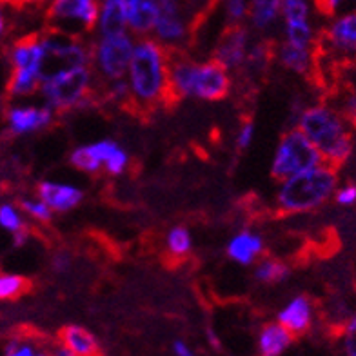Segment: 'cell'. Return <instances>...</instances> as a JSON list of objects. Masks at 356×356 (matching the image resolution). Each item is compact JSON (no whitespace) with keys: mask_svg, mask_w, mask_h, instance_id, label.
<instances>
[{"mask_svg":"<svg viewBox=\"0 0 356 356\" xmlns=\"http://www.w3.org/2000/svg\"><path fill=\"white\" fill-rule=\"evenodd\" d=\"M171 51L153 37L136 38L135 51L126 71L129 89V106L140 111H151L171 100L169 95Z\"/></svg>","mask_w":356,"mask_h":356,"instance_id":"1","label":"cell"},{"mask_svg":"<svg viewBox=\"0 0 356 356\" xmlns=\"http://www.w3.org/2000/svg\"><path fill=\"white\" fill-rule=\"evenodd\" d=\"M233 73L215 58L197 60L182 53H171L169 95L171 100H200L218 102L231 93Z\"/></svg>","mask_w":356,"mask_h":356,"instance_id":"2","label":"cell"},{"mask_svg":"<svg viewBox=\"0 0 356 356\" xmlns=\"http://www.w3.org/2000/svg\"><path fill=\"white\" fill-rule=\"evenodd\" d=\"M295 126L309 138L325 164L340 168L351 156L353 126L337 106L309 104L296 113Z\"/></svg>","mask_w":356,"mask_h":356,"instance_id":"3","label":"cell"},{"mask_svg":"<svg viewBox=\"0 0 356 356\" xmlns=\"http://www.w3.org/2000/svg\"><path fill=\"white\" fill-rule=\"evenodd\" d=\"M338 184V168L322 162L286 180H280L275 191V207L282 215L313 213L325 206L329 200H333Z\"/></svg>","mask_w":356,"mask_h":356,"instance_id":"4","label":"cell"},{"mask_svg":"<svg viewBox=\"0 0 356 356\" xmlns=\"http://www.w3.org/2000/svg\"><path fill=\"white\" fill-rule=\"evenodd\" d=\"M97 91L99 80L91 66H76L44 76L38 97L58 115L88 106Z\"/></svg>","mask_w":356,"mask_h":356,"instance_id":"5","label":"cell"},{"mask_svg":"<svg viewBox=\"0 0 356 356\" xmlns=\"http://www.w3.org/2000/svg\"><path fill=\"white\" fill-rule=\"evenodd\" d=\"M136 38L129 31L115 35H93L91 37V62L99 86L126 76L127 66L135 51Z\"/></svg>","mask_w":356,"mask_h":356,"instance_id":"6","label":"cell"},{"mask_svg":"<svg viewBox=\"0 0 356 356\" xmlns=\"http://www.w3.org/2000/svg\"><path fill=\"white\" fill-rule=\"evenodd\" d=\"M70 164L89 177L100 173L122 177L131 168V155L120 142L102 138L71 149Z\"/></svg>","mask_w":356,"mask_h":356,"instance_id":"7","label":"cell"},{"mask_svg":"<svg viewBox=\"0 0 356 356\" xmlns=\"http://www.w3.org/2000/svg\"><path fill=\"white\" fill-rule=\"evenodd\" d=\"M46 29L79 38H91L99 20V0H47Z\"/></svg>","mask_w":356,"mask_h":356,"instance_id":"8","label":"cell"},{"mask_svg":"<svg viewBox=\"0 0 356 356\" xmlns=\"http://www.w3.org/2000/svg\"><path fill=\"white\" fill-rule=\"evenodd\" d=\"M323 160L309 138L296 126L280 136L271 159V177L280 182L305 169L322 164Z\"/></svg>","mask_w":356,"mask_h":356,"instance_id":"9","label":"cell"},{"mask_svg":"<svg viewBox=\"0 0 356 356\" xmlns=\"http://www.w3.org/2000/svg\"><path fill=\"white\" fill-rule=\"evenodd\" d=\"M191 0H159V15L151 37L171 53H180L193 35Z\"/></svg>","mask_w":356,"mask_h":356,"instance_id":"10","label":"cell"},{"mask_svg":"<svg viewBox=\"0 0 356 356\" xmlns=\"http://www.w3.org/2000/svg\"><path fill=\"white\" fill-rule=\"evenodd\" d=\"M40 40L46 53L44 76L67 67L89 66L91 62V38L71 37L53 29H44L40 31Z\"/></svg>","mask_w":356,"mask_h":356,"instance_id":"11","label":"cell"},{"mask_svg":"<svg viewBox=\"0 0 356 356\" xmlns=\"http://www.w3.org/2000/svg\"><path fill=\"white\" fill-rule=\"evenodd\" d=\"M56 113L42 100H11L4 111L6 129L15 136H29L40 133L55 122Z\"/></svg>","mask_w":356,"mask_h":356,"instance_id":"12","label":"cell"},{"mask_svg":"<svg viewBox=\"0 0 356 356\" xmlns=\"http://www.w3.org/2000/svg\"><path fill=\"white\" fill-rule=\"evenodd\" d=\"M318 46L334 60H355L356 58V10L327 17V24L320 33Z\"/></svg>","mask_w":356,"mask_h":356,"instance_id":"13","label":"cell"},{"mask_svg":"<svg viewBox=\"0 0 356 356\" xmlns=\"http://www.w3.org/2000/svg\"><path fill=\"white\" fill-rule=\"evenodd\" d=\"M253 42V33L248 26H227L213 51V58L229 73L242 71Z\"/></svg>","mask_w":356,"mask_h":356,"instance_id":"14","label":"cell"},{"mask_svg":"<svg viewBox=\"0 0 356 356\" xmlns=\"http://www.w3.org/2000/svg\"><path fill=\"white\" fill-rule=\"evenodd\" d=\"M6 58L10 64V70L19 71H33L44 75V53L40 33H31L26 37H20L8 46L6 49Z\"/></svg>","mask_w":356,"mask_h":356,"instance_id":"15","label":"cell"},{"mask_svg":"<svg viewBox=\"0 0 356 356\" xmlns=\"http://www.w3.org/2000/svg\"><path fill=\"white\" fill-rule=\"evenodd\" d=\"M35 195L42 198L47 206L51 207L55 215H64L84 202V189L70 182H58V180H40L37 184Z\"/></svg>","mask_w":356,"mask_h":356,"instance_id":"16","label":"cell"},{"mask_svg":"<svg viewBox=\"0 0 356 356\" xmlns=\"http://www.w3.org/2000/svg\"><path fill=\"white\" fill-rule=\"evenodd\" d=\"M314 318L316 307L307 295H295L277 313V322H280L295 338L309 333L314 325Z\"/></svg>","mask_w":356,"mask_h":356,"instance_id":"17","label":"cell"},{"mask_svg":"<svg viewBox=\"0 0 356 356\" xmlns=\"http://www.w3.org/2000/svg\"><path fill=\"white\" fill-rule=\"evenodd\" d=\"M225 254L231 262L242 267H253L266 254V240L257 229H240L225 244Z\"/></svg>","mask_w":356,"mask_h":356,"instance_id":"18","label":"cell"},{"mask_svg":"<svg viewBox=\"0 0 356 356\" xmlns=\"http://www.w3.org/2000/svg\"><path fill=\"white\" fill-rule=\"evenodd\" d=\"M159 15V0H126V26L135 38L151 37Z\"/></svg>","mask_w":356,"mask_h":356,"instance_id":"19","label":"cell"},{"mask_svg":"<svg viewBox=\"0 0 356 356\" xmlns=\"http://www.w3.org/2000/svg\"><path fill=\"white\" fill-rule=\"evenodd\" d=\"M273 55L277 56L278 64L284 70H287L289 73H295V75H311L314 71V66H316V49H309V47L280 42V46L275 49Z\"/></svg>","mask_w":356,"mask_h":356,"instance_id":"20","label":"cell"},{"mask_svg":"<svg viewBox=\"0 0 356 356\" xmlns=\"http://www.w3.org/2000/svg\"><path fill=\"white\" fill-rule=\"evenodd\" d=\"M293 340L295 337L277 320L264 323L257 334L258 356H282L293 346Z\"/></svg>","mask_w":356,"mask_h":356,"instance_id":"21","label":"cell"},{"mask_svg":"<svg viewBox=\"0 0 356 356\" xmlns=\"http://www.w3.org/2000/svg\"><path fill=\"white\" fill-rule=\"evenodd\" d=\"M282 20V0H249L248 26L258 35H266Z\"/></svg>","mask_w":356,"mask_h":356,"instance_id":"22","label":"cell"},{"mask_svg":"<svg viewBox=\"0 0 356 356\" xmlns=\"http://www.w3.org/2000/svg\"><path fill=\"white\" fill-rule=\"evenodd\" d=\"M58 342L64 343L67 349L75 353L76 356H99L100 355V343L99 338L95 337L89 329L70 323L64 325L58 333Z\"/></svg>","mask_w":356,"mask_h":356,"instance_id":"23","label":"cell"},{"mask_svg":"<svg viewBox=\"0 0 356 356\" xmlns=\"http://www.w3.org/2000/svg\"><path fill=\"white\" fill-rule=\"evenodd\" d=\"M127 31L126 0H99V20L95 35H115Z\"/></svg>","mask_w":356,"mask_h":356,"instance_id":"24","label":"cell"},{"mask_svg":"<svg viewBox=\"0 0 356 356\" xmlns=\"http://www.w3.org/2000/svg\"><path fill=\"white\" fill-rule=\"evenodd\" d=\"M289 275V266L284 260H280V258L266 257L264 254L253 266V278L258 284H264V286H275V284L286 282Z\"/></svg>","mask_w":356,"mask_h":356,"instance_id":"25","label":"cell"},{"mask_svg":"<svg viewBox=\"0 0 356 356\" xmlns=\"http://www.w3.org/2000/svg\"><path fill=\"white\" fill-rule=\"evenodd\" d=\"M164 248L168 258L173 262H182L193 253V234L186 225L169 227L164 236Z\"/></svg>","mask_w":356,"mask_h":356,"instance_id":"26","label":"cell"},{"mask_svg":"<svg viewBox=\"0 0 356 356\" xmlns=\"http://www.w3.org/2000/svg\"><path fill=\"white\" fill-rule=\"evenodd\" d=\"M0 227L13 236L28 233V218L19 204H15V202L0 204Z\"/></svg>","mask_w":356,"mask_h":356,"instance_id":"27","label":"cell"},{"mask_svg":"<svg viewBox=\"0 0 356 356\" xmlns=\"http://www.w3.org/2000/svg\"><path fill=\"white\" fill-rule=\"evenodd\" d=\"M316 2L314 0H282V20L286 22H314V11Z\"/></svg>","mask_w":356,"mask_h":356,"instance_id":"28","label":"cell"},{"mask_svg":"<svg viewBox=\"0 0 356 356\" xmlns=\"http://www.w3.org/2000/svg\"><path fill=\"white\" fill-rule=\"evenodd\" d=\"M4 356H49V346L38 338L19 337L6 346Z\"/></svg>","mask_w":356,"mask_h":356,"instance_id":"29","label":"cell"},{"mask_svg":"<svg viewBox=\"0 0 356 356\" xmlns=\"http://www.w3.org/2000/svg\"><path fill=\"white\" fill-rule=\"evenodd\" d=\"M19 206L24 215H26V218L31 222H37V224H49L55 218V213L51 211V207L47 206L38 195L20 198Z\"/></svg>","mask_w":356,"mask_h":356,"instance_id":"30","label":"cell"},{"mask_svg":"<svg viewBox=\"0 0 356 356\" xmlns=\"http://www.w3.org/2000/svg\"><path fill=\"white\" fill-rule=\"evenodd\" d=\"M29 289V280L17 273H0V302L15 300Z\"/></svg>","mask_w":356,"mask_h":356,"instance_id":"31","label":"cell"},{"mask_svg":"<svg viewBox=\"0 0 356 356\" xmlns=\"http://www.w3.org/2000/svg\"><path fill=\"white\" fill-rule=\"evenodd\" d=\"M273 49L269 47V44L262 42V40H254L253 46H251V51H249L248 62L244 66V73H262L267 67V64L271 62Z\"/></svg>","mask_w":356,"mask_h":356,"instance_id":"32","label":"cell"},{"mask_svg":"<svg viewBox=\"0 0 356 356\" xmlns=\"http://www.w3.org/2000/svg\"><path fill=\"white\" fill-rule=\"evenodd\" d=\"M222 15L227 26H245L249 17V0H220Z\"/></svg>","mask_w":356,"mask_h":356,"instance_id":"33","label":"cell"},{"mask_svg":"<svg viewBox=\"0 0 356 356\" xmlns=\"http://www.w3.org/2000/svg\"><path fill=\"white\" fill-rule=\"evenodd\" d=\"M340 346L343 356H356V311L347 316L340 329Z\"/></svg>","mask_w":356,"mask_h":356,"instance_id":"34","label":"cell"},{"mask_svg":"<svg viewBox=\"0 0 356 356\" xmlns=\"http://www.w3.org/2000/svg\"><path fill=\"white\" fill-rule=\"evenodd\" d=\"M102 89L106 93V99L117 106H129V89H127L126 79L113 80L109 84L99 86V91Z\"/></svg>","mask_w":356,"mask_h":356,"instance_id":"35","label":"cell"},{"mask_svg":"<svg viewBox=\"0 0 356 356\" xmlns=\"http://www.w3.org/2000/svg\"><path fill=\"white\" fill-rule=\"evenodd\" d=\"M320 13L325 17L343 13V11L356 10V0H314Z\"/></svg>","mask_w":356,"mask_h":356,"instance_id":"36","label":"cell"},{"mask_svg":"<svg viewBox=\"0 0 356 356\" xmlns=\"http://www.w3.org/2000/svg\"><path fill=\"white\" fill-rule=\"evenodd\" d=\"M257 135V126L253 120H244L236 129V136H234V147L238 151H248L251 147Z\"/></svg>","mask_w":356,"mask_h":356,"instance_id":"37","label":"cell"},{"mask_svg":"<svg viewBox=\"0 0 356 356\" xmlns=\"http://www.w3.org/2000/svg\"><path fill=\"white\" fill-rule=\"evenodd\" d=\"M334 204L340 207H353L356 206V186L351 182L338 184L337 191L333 195Z\"/></svg>","mask_w":356,"mask_h":356,"instance_id":"38","label":"cell"},{"mask_svg":"<svg viewBox=\"0 0 356 356\" xmlns=\"http://www.w3.org/2000/svg\"><path fill=\"white\" fill-rule=\"evenodd\" d=\"M337 109L347 118V122L351 126H356V91H347L337 106Z\"/></svg>","mask_w":356,"mask_h":356,"instance_id":"39","label":"cell"},{"mask_svg":"<svg viewBox=\"0 0 356 356\" xmlns=\"http://www.w3.org/2000/svg\"><path fill=\"white\" fill-rule=\"evenodd\" d=\"M10 10H13V8L6 0H0V42H4L11 31Z\"/></svg>","mask_w":356,"mask_h":356,"instance_id":"40","label":"cell"},{"mask_svg":"<svg viewBox=\"0 0 356 356\" xmlns=\"http://www.w3.org/2000/svg\"><path fill=\"white\" fill-rule=\"evenodd\" d=\"M13 10H44L47 0H6Z\"/></svg>","mask_w":356,"mask_h":356,"instance_id":"41","label":"cell"},{"mask_svg":"<svg viewBox=\"0 0 356 356\" xmlns=\"http://www.w3.org/2000/svg\"><path fill=\"white\" fill-rule=\"evenodd\" d=\"M171 349H173L175 356H198L197 351L189 343L184 342V340H175Z\"/></svg>","mask_w":356,"mask_h":356,"instance_id":"42","label":"cell"},{"mask_svg":"<svg viewBox=\"0 0 356 356\" xmlns=\"http://www.w3.org/2000/svg\"><path fill=\"white\" fill-rule=\"evenodd\" d=\"M71 267V258L70 254L66 253H60V254H56L55 258H53V269L58 273H66L67 269Z\"/></svg>","mask_w":356,"mask_h":356,"instance_id":"43","label":"cell"},{"mask_svg":"<svg viewBox=\"0 0 356 356\" xmlns=\"http://www.w3.org/2000/svg\"><path fill=\"white\" fill-rule=\"evenodd\" d=\"M49 356H76V355L71 351V349H67L64 343L55 342L49 346Z\"/></svg>","mask_w":356,"mask_h":356,"instance_id":"44","label":"cell"},{"mask_svg":"<svg viewBox=\"0 0 356 356\" xmlns=\"http://www.w3.org/2000/svg\"><path fill=\"white\" fill-rule=\"evenodd\" d=\"M2 100H4V93L0 91V104H2Z\"/></svg>","mask_w":356,"mask_h":356,"instance_id":"45","label":"cell"},{"mask_svg":"<svg viewBox=\"0 0 356 356\" xmlns=\"http://www.w3.org/2000/svg\"><path fill=\"white\" fill-rule=\"evenodd\" d=\"M99 356H104V355H99Z\"/></svg>","mask_w":356,"mask_h":356,"instance_id":"46","label":"cell"}]
</instances>
